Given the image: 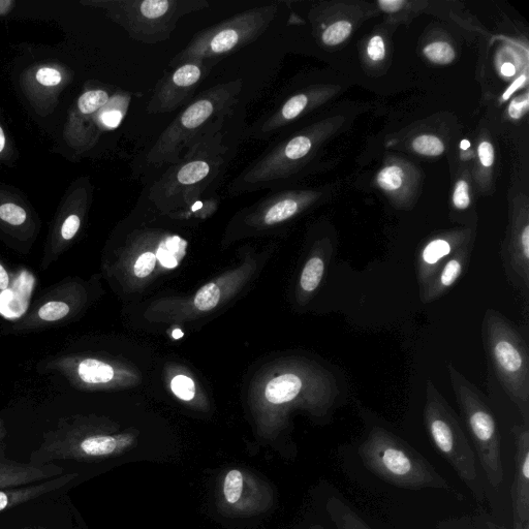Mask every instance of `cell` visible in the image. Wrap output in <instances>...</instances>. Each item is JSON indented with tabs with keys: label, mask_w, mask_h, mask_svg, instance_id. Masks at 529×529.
Instances as JSON below:
<instances>
[{
	"label": "cell",
	"mask_w": 529,
	"mask_h": 529,
	"mask_svg": "<svg viewBox=\"0 0 529 529\" xmlns=\"http://www.w3.org/2000/svg\"><path fill=\"white\" fill-rule=\"evenodd\" d=\"M243 115L238 108L217 120L185 150L181 159L145 191L155 205L189 207L195 213L216 195L245 138Z\"/></svg>",
	"instance_id": "6da1fadb"
},
{
	"label": "cell",
	"mask_w": 529,
	"mask_h": 529,
	"mask_svg": "<svg viewBox=\"0 0 529 529\" xmlns=\"http://www.w3.org/2000/svg\"><path fill=\"white\" fill-rule=\"evenodd\" d=\"M243 87V81L237 79L216 84L200 93L155 141L147 153V163L153 168L175 165L213 123L238 108Z\"/></svg>",
	"instance_id": "7a4b0ae2"
},
{
	"label": "cell",
	"mask_w": 529,
	"mask_h": 529,
	"mask_svg": "<svg viewBox=\"0 0 529 529\" xmlns=\"http://www.w3.org/2000/svg\"><path fill=\"white\" fill-rule=\"evenodd\" d=\"M358 454L368 471L392 486L459 495L422 454L384 427L369 430Z\"/></svg>",
	"instance_id": "3957f363"
},
{
	"label": "cell",
	"mask_w": 529,
	"mask_h": 529,
	"mask_svg": "<svg viewBox=\"0 0 529 529\" xmlns=\"http://www.w3.org/2000/svg\"><path fill=\"white\" fill-rule=\"evenodd\" d=\"M482 335L484 347L506 394L515 404L523 424L529 426V354L526 341L499 311L487 309Z\"/></svg>",
	"instance_id": "277c9868"
},
{
	"label": "cell",
	"mask_w": 529,
	"mask_h": 529,
	"mask_svg": "<svg viewBox=\"0 0 529 529\" xmlns=\"http://www.w3.org/2000/svg\"><path fill=\"white\" fill-rule=\"evenodd\" d=\"M423 417L435 449L452 466L475 499L483 502L484 488L479 478L475 452L457 414L431 380L426 384Z\"/></svg>",
	"instance_id": "5b68a950"
},
{
	"label": "cell",
	"mask_w": 529,
	"mask_h": 529,
	"mask_svg": "<svg viewBox=\"0 0 529 529\" xmlns=\"http://www.w3.org/2000/svg\"><path fill=\"white\" fill-rule=\"evenodd\" d=\"M277 12V4L259 6L199 31L191 42L174 56L170 68L197 60L220 62L226 56L259 40L273 23Z\"/></svg>",
	"instance_id": "8992f818"
},
{
	"label": "cell",
	"mask_w": 529,
	"mask_h": 529,
	"mask_svg": "<svg viewBox=\"0 0 529 529\" xmlns=\"http://www.w3.org/2000/svg\"><path fill=\"white\" fill-rule=\"evenodd\" d=\"M448 373L484 475L492 488L499 489L505 477L499 425L483 394L452 363L448 364Z\"/></svg>",
	"instance_id": "52a82bcc"
},
{
	"label": "cell",
	"mask_w": 529,
	"mask_h": 529,
	"mask_svg": "<svg viewBox=\"0 0 529 529\" xmlns=\"http://www.w3.org/2000/svg\"><path fill=\"white\" fill-rule=\"evenodd\" d=\"M209 7L206 0H122L114 10L134 41L153 45L168 41L182 18Z\"/></svg>",
	"instance_id": "ba28073f"
},
{
	"label": "cell",
	"mask_w": 529,
	"mask_h": 529,
	"mask_svg": "<svg viewBox=\"0 0 529 529\" xmlns=\"http://www.w3.org/2000/svg\"><path fill=\"white\" fill-rule=\"evenodd\" d=\"M217 61L197 60L173 68L155 86L147 105L151 115L166 114L189 104L200 84L207 78Z\"/></svg>",
	"instance_id": "9c48e42d"
},
{
	"label": "cell",
	"mask_w": 529,
	"mask_h": 529,
	"mask_svg": "<svg viewBox=\"0 0 529 529\" xmlns=\"http://www.w3.org/2000/svg\"><path fill=\"white\" fill-rule=\"evenodd\" d=\"M85 291L80 284L66 280L45 295L18 321L13 330L37 331L71 321L82 309Z\"/></svg>",
	"instance_id": "30bf717a"
},
{
	"label": "cell",
	"mask_w": 529,
	"mask_h": 529,
	"mask_svg": "<svg viewBox=\"0 0 529 529\" xmlns=\"http://www.w3.org/2000/svg\"><path fill=\"white\" fill-rule=\"evenodd\" d=\"M515 473L511 488L513 529L529 527V426L516 425Z\"/></svg>",
	"instance_id": "8fae6325"
},
{
	"label": "cell",
	"mask_w": 529,
	"mask_h": 529,
	"mask_svg": "<svg viewBox=\"0 0 529 529\" xmlns=\"http://www.w3.org/2000/svg\"><path fill=\"white\" fill-rule=\"evenodd\" d=\"M65 474L66 470L54 463L0 459V490L36 484Z\"/></svg>",
	"instance_id": "7c38bea8"
},
{
	"label": "cell",
	"mask_w": 529,
	"mask_h": 529,
	"mask_svg": "<svg viewBox=\"0 0 529 529\" xmlns=\"http://www.w3.org/2000/svg\"><path fill=\"white\" fill-rule=\"evenodd\" d=\"M300 198L291 193H270V196L253 207L247 221L257 222L266 227L286 223L298 214Z\"/></svg>",
	"instance_id": "4fadbf2b"
},
{
	"label": "cell",
	"mask_w": 529,
	"mask_h": 529,
	"mask_svg": "<svg viewBox=\"0 0 529 529\" xmlns=\"http://www.w3.org/2000/svg\"><path fill=\"white\" fill-rule=\"evenodd\" d=\"M77 477L75 473H66L40 483L0 490V514L47 494L64 491Z\"/></svg>",
	"instance_id": "5bb4252c"
},
{
	"label": "cell",
	"mask_w": 529,
	"mask_h": 529,
	"mask_svg": "<svg viewBox=\"0 0 529 529\" xmlns=\"http://www.w3.org/2000/svg\"><path fill=\"white\" fill-rule=\"evenodd\" d=\"M462 246L457 244L456 239L442 237L432 239L424 245L416 262L420 293L424 291L447 260Z\"/></svg>",
	"instance_id": "9a60e30c"
},
{
	"label": "cell",
	"mask_w": 529,
	"mask_h": 529,
	"mask_svg": "<svg viewBox=\"0 0 529 529\" xmlns=\"http://www.w3.org/2000/svg\"><path fill=\"white\" fill-rule=\"evenodd\" d=\"M471 261L468 247H461L440 270L433 276L430 283L420 293L423 303L433 302L446 295L458 282Z\"/></svg>",
	"instance_id": "2e32d148"
},
{
	"label": "cell",
	"mask_w": 529,
	"mask_h": 529,
	"mask_svg": "<svg viewBox=\"0 0 529 529\" xmlns=\"http://www.w3.org/2000/svg\"><path fill=\"white\" fill-rule=\"evenodd\" d=\"M2 514L0 529H71V515L67 523L56 518L51 520V515L49 519V514H41L39 499Z\"/></svg>",
	"instance_id": "e0dca14e"
},
{
	"label": "cell",
	"mask_w": 529,
	"mask_h": 529,
	"mask_svg": "<svg viewBox=\"0 0 529 529\" xmlns=\"http://www.w3.org/2000/svg\"><path fill=\"white\" fill-rule=\"evenodd\" d=\"M326 512L336 529H372L341 495H331Z\"/></svg>",
	"instance_id": "ac0fdd59"
},
{
	"label": "cell",
	"mask_w": 529,
	"mask_h": 529,
	"mask_svg": "<svg viewBox=\"0 0 529 529\" xmlns=\"http://www.w3.org/2000/svg\"><path fill=\"white\" fill-rule=\"evenodd\" d=\"M188 250V241L178 235L165 237L158 248L157 260L168 269L176 268Z\"/></svg>",
	"instance_id": "d6986e66"
},
{
	"label": "cell",
	"mask_w": 529,
	"mask_h": 529,
	"mask_svg": "<svg viewBox=\"0 0 529 529\" xmlns=\"http://www.w3.org/2000/svg\"><path fill=\"white\" fill-rule=\"evenodd\" d=\"M327 259L322 255L311 257L305 264L301 277L300 287L305 294H313L322 283L326 271Z\"/></svg>",
	"instance_id": "ffe728a7"
},
{
	"label": "cell",
	"mask_w": 529,
	"mask_h": 529,
	"mask_svg": "<svg viewBox=\"0 0 529 529\" xmlns=\"http://www.w3.org/2000/svg\"><path fill=\"white\" fill-rule=\"evenodd\" d=\"M109 101L110 97L107 91L101 89L91 90L80 97L78 107L82 114L90 115L104 108Z\"/></svg>",
	"instance_id": "44dd1931"
},
{
	"label": "cell",
	"mask_w": 529,
	"mask_h": 529,
	"mask_svg": "<svg viewBox=\"0 0 529 529\" xmlns=\"http://www.w3.org/2000/svg\"><path fill=\"white\" fill-rule=\"evenodd\" d=\"M424 55L434 64L449 65L455 58V51L446 42H435L425 47Z\"/></svg>",
	"instance_id": "7402d4cb"
},
{
	"label": "cell",
	"mask_w": 529,
	"mask_h": 529,
	"mask_svg": "<svg viewBox=\"0 0 529 529\" xmlns=\"http://www.w3.org/2000/svg\"><path fill=\"white\" fill-rule=\"evenodd\" d=\"M416 152L426 157H439L445 151V145L438 137L425 135L416 138L413 142Z\"/></svg>",
	"instance_id": "603a6c76"
},
{
	"label": "cell",
	"mask_w": 529,
	"mask_h": 529,
	"mask_svg": "<svg viewBox=\"0 0 529 529\" xmlns=\"http://www.w3.org/2000/svg\"><path fill=\"white\" fill-rule=\"evenodd\" d=\"M352 29V24L348 21L333 23L324 31L323 42L328 46H336L350 37Z\"/></svg>",
	"instance_id": "cb8c5ba5"
},
{
	"label": "cell",
	"mask_w": 529,
	"mask_h": 529,
	"mask_svg": "<svg viewBox=\"0 0 529 529\" xmlns=\"http://www.w3.org/2000/svg\"><path fill=\"white\" fill-rule=\"evenodd\" d=\"M243 476L238 470L231 471L225 479L224 494L230 505L237 504L242 496Z\"/></svg>",
	"instance_id": "d4e9b609"
},
{
	"label": "cell",
	"mask_w": 529,
	"mask_h": 529,
	"mask_svg": "<svg viewBox=\"0 0 529 529\" xmlns=\"http://www.w3.org/2000/svg\"><path fill=\"white\" fill-rule=\"evenodd\" d=\"M220 300V288L214 284H208L197 293L195 305L201 311H209L215 308Z\"/></svg>",
	"instance_id": "484cf974"
},
{
	"label": "cell",
	"mask_w": 529,
	"mask_h": 529,
	"mask_svg": "<svg viewBox=\"0 0 529 529\" xmlns=\"http://www.w3.org/2000/svg\"><path fill=\"white\" fill-rule=\"evenodd\" d=\"M403 171L397 166L387 167L378 175V183L385 191L393 192L401 188Z\"/></svg>",
	"instance_id": "4316f807"
},
{
	"label": "cell",
	"mask_w": 529,
	"mask_h": 529,
	"mask_svg": "<svg viewBox=\"0 0 529 529\" xmlns=\"http://www.w3.org/2000/svg\"><path fill=\"white\" fill-rule=\"evenodd\" d=\"M27 214L25 210L13 203H8L0 206V220L11 225L21 226L25 223Z\"/></svg>",
	"instance_id": "83f0119b"
},
{
	"label": "cell",
	"mask_w": 529,
	"mask_h": 529,
	"mask_svg": "<svg viewBox=\"0 0 529 529\" xmlns=\"http://www.w3.org/2000/svg\"><path fill=\"white\" fill-rule=\"evenodd\" d=\"M171 389L173 393L184 401H191L196 395V385L192 379L185 376H177L172 380Z\"/></svg>",
	"instance_id": "f1b7e54d"
},
{
	"label": "cell",
	"mask_w": 529,
	"mask_h": 529,
	"mask_svg": "<svg viewBox=\"0 0 529 529\" xmlns=\"http://www.w3.org/2000/svg\"><path fill=\"white\" fill-rule=\"evenodd\" d=\"M454 206L459 210L469 208L471 205L470 186L468 182L460 180L453 195Z\"/></svg>",
	"instance_id": "f546056e"
},
{
	"label": "cell",
	"mask_w": 529,
	"mask_h": 529,
	"mask_svg": "<svg viewBox=\"0 0 529 529\" xmlns=\"http://www.w3.org/2000/svg\"><path fill=\"white\" fill-rule=\"evenodd\" d=\"M81 227V219L78 215L72 214L67 217V220L62 224L60 229V239L62 242L68 243L73 240Z\"/></svg>",
	"instance_id": "4dcf8cb0"
},
{
	"label": "cell",
	"mask_w": 529,
	"mask_h": 529,
	"mask_svg": "<svg viewBox=\"0 0 529 529\" xmlns=\"http://www.w3.org/2000/svg\"><path fill=\"white\" fill-rule=\"evenodd\" d=\"M157 261V257L152 253H144L141 255L135 265V274L137 277L145 278L150 275Z\"/></svg>",
	"instance_id": "1f68e13d"
},
{
	"label": "cell",
	"mask_w": 529,
	"mask_h": 529,
	"mask_svg": "<svg viewBox=\"0 0 529 529\" xmlns=\"http://www.w3.org/2000/svg\"><path fill=\"white\" fill-rule=\"evenodd\" d=\"M367 53L373 61H381L385 58L386 48L382 37L376 36L370 40L367 47Z\"/></svg>",
	"instance_id": "d6a6232c"
},
{
	"label": "cell",
	"mask_w": 529,
	"mask_h": 529,
	"mask_svg": "<svg viewBox=\"0 0 529 529\" xmlns=\"http://www.w3.org/2000/svg\"><path fill=\"white\" fill-rule=\"evenodd\" d=\"M37 80L44 86H55L61 82V75L54 69L44 68L38 72Z\"/></svg>",
	"instance_id": "836d02e7"
},
{
	"label": "cell",
	"mask_w": 529,
	"mask_h": 529,
	"mask_svg": "<svg viewBox=\"0 0 529 529\" xmlns=\"http://www.w3.org/2000/svg\"><path fill=\"white\" fill-rule=\"evenodd\" d=\"M479 157L482 165L489 168L494 163V149L489 142H482L479 146Z\"/></svg>",
	"instance_id": "e575fe53"
},
{
	"label": "cell",
	"mask_w": 529,
	"mask_h": 529,
	"mask_svg": "<svg viewBox=\"0 0 529 529\" xmlns=\"http://www.w3.org/2000/svg\"><path fill=\"white\" fill-rule=\"evenodd\" d=\"M528 110V97L517 99L511 103L509 108L510 116L514 119H520Z\"/></svg>",
	"instance_id": "d590c367"
},
{
	"label": "cell",
	"mask_w": 529,
	"mask_h": 529,
	"mask_svg": "<svg viewBox=\"0 0 529 529\" xmlns=\"http://www.w3.org/2000/svg\"><path fill=\"white\" fill-rule=\"evenodd\" d=\"M379 5L383 11L395 13L406 5V2H403V0H380Z\"/></svg>",
	"instance_id": "8d00e7d4"
},
{
	"label": "cell",
	"mask_w": 529,
	"mask_h": 529,
	"mask_svg": "<svg viewBox=\"0 0 529 529\" xmlns=\"http://www.w3.org/2000/svg\"><path fill=\"white\" fill-rule=\"evenodd\" d=\"M11 277L7 269L0 264V292L6 291L10 287Z\"/></svg>",
	"instance_id": "74e56055"
},
{
	"label": "cell",
	"mask_w": 529,
	"mask_h": 529,
	"mask_svg": "<svg viewBox=\"0 0 529 529\" xmlns=\"http://www.w3.org/2000/svg\"><path fill=\"white\" fill-rule=\"evenodd\" d=\"M525 81V76H521L520 78H518L505 93L504 100H508L518 88L524 85Z\"/></svg>",
	"instance_id": "f35d334b"
},
{
	"label": "cell",
	"mask_w": 529,
	"mask_h": 529,
	"mask_svg": "<svg viewBox=\"0 0 529 529\" xmlns=\"http://www.w3.org/2000/svg\"><path fill=\"white\" fill-rule=\"evenodd\" d=\"M438 529H464L454 520H445L439 523Z\"/></svg>",
	"instance_id": "ab89813d"
},
{
	"label": "cell",
	"mask_w": 529,
	"mask_h": 529,
	"mask_svg": "<svg viewBox=\"0 0 529 529\" xmlns=\"http://www.w3.org/2000/svg\"><path fill=\"white\" fill-rule=\"evenodd\" d=\"M515 73H516L515 66L511 64V62H507V64H505L502 67V74L507 77H512L515 75Z\"/></svg>",
	"instance_id": "60d3db41"
},
{
	"label": "cell",
	"mask_w": 529,
	"mask_h": 529,
	"mask_svg": "<svg viewBox=\"0 0 529 529\" xmlns=\"http://www.w3.org/2000/svg\"><path fill=\"white\" fill-rule=\"evenodd\" d=\"M7 437V428L5 421L0 418V442H2Z\"/></svg>",
	"instance_id": "b9f144b4"
},
{
	"label": "cell",
	"mask_w": 529,
	"mask_h": 529,
	"mask_svg": "<svg viewBox=\"0 0 529 529\" xmlns=\"http://www.w3.org/2000/svg\"><path fill=\"white\" fill-rule=\"evenodd\" d=\"M5 144H6L5 134H4L3 129L0 128V152H2L3 149L5 148Z\"/></svg>",
	"instance_id": "7bdbcfd3"
},
{
	"label": "cell",
	"mask_w": 529,
	"mask_h": 529,
	"mask_svg": "<svg viewBox=\"0 0 529 529\" xmlns=\"http://www.w3.org/2000/svg\"><path fill=\"white\" fill-rule=\"evenodd\" d=\"M487 527L488 529H509L507 527H503L499 524H495V523H491V522H487ZM525 529H529V527L525 528Z\"/></svg>",
	"instance_id": "ee69618b"
},
{
	"label": "cell",
	"mask_w": 529,
	"mask_h": 529,
	"mask_svg": "<svg viewBox=\"0 0 529 529\" xmlns=\"http://www.w3.org/2000/svg\"><path fill=\"white\" fill-rule=\"evenodd\" d=\"M461 149L468 150L471 147V143L468 140H463L460 144Z\"/></svg>",
	"instance_id": "f6af8a7d"
},
{
	"label": "cell",
	"mask_w": 529,
	"mask_h": 529,
	"mask_svg": "<svg viewBox=\"0 0 529 529\" xmlns=\"http://www.w3.org/2000/svg\"><path fill=\"white\" fill-rule=\"evenodd\" d=\"M182 336H183V333L181 332V330H175V331L173 332V337H174L175 339L181 338Z\"/></svg>",
	"instance_id": "bcb514c9"
},
{
	"label": "cell",
	"mask_w": 529,
	"mask_h": 529,
	"mask_svg": "<svg viewBox=\"0 0 529 529\" xmlns=\"http://www.w3.org/2000/svg\"><path fill=\"white\" fill-rule=\"evenodd\" d=\"M309 529H326V528L323 527L322 525L316 524L314 526H311Z\"/></svg>",
	"instance_id": "7dc6e473"
}]
</instances>
